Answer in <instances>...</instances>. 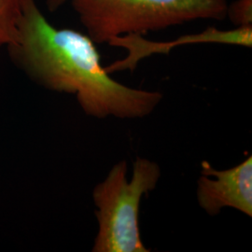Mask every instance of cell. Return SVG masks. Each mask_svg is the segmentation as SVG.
<instances>
[{
    "label": "cell",
    "instance_id": "obj_7",
    "mask_svg": "<svg viewBox=\"0 0 252 252\" xmlns=\"http://www.w3.org/2000/svg\"><path fill=\"white\" fill-rule=\"evenodd\" d=\"M226 18L234 27H252V0H234L228 3Z\"/></svg>",
    "mask_w": 252,
    "mask_h": 252
},
{
    "label": "cell",
    "instance_id": "obj_3",
    "mask_svg": "<svg viewBox=\"0 0 252 252\" xmlns=\"http://www.w3.org/2000/svg\"><path fill=\"white\" fill-rule=\"evenodd\" d=\"M127 163L121 161L93 191L98 232L93 252H148L139 230V207L144 195L156 188L161 168L155 162L137 157L132 179Z\"/></svg>",
    "mask_w": 252,
    "mask_h": 252
},
{
    "label": "cell",
    "instance_id": "obj_4",
    "mask_svg": "<svg viewBox=\"0 0 252 252\" xmlns=\"http://www.w3.org/2000/svg\"><path fill=\"white\" fill-rule=\"evenodd\" d=\"M196 196L199 206L210 216L231 207L252 218V155L226 170H217L209 162H202Z\"/></svg>",
    "mask_w": 252,
    "mask_h": 252
},
{
    "label": "cell",
    "instance_id": "obj_2",
    "mask_svg": "<svg viewBox=\"0 0 252 252\" xmlns=\"http://www.w3.org/2000/svg\"><path fill=\"white\" fill-rule=\"evenodd\" d=\"M87 35L102 44L196 20L222 21L228 0H70Z\"/></svg>",
    "mask_w": 252,
    "mask_h": 252
},
{
    "label": "cell",
    "instance_id": "obj_5",
    "mask_svg": "<svg viewBox=\"0 0 252 252\" xmlns=\"http://www.w3.org/2000/svg\"><path fill=\"white\" fill-rule=\"evenodd\" d=\"M198 43H217L252 48V27H234L229 30L209 27L202 32L184 35L165 42L151 41L140 34L117 36L110 39L108 45L124 48L127 55L123 60L115 61L105 68L108 74L125 70L134 71L138 63L146 57L153 54H168L172 49L178 46Z\"/></svg>",
    "mask_w": 252,
    "mask_h": 252
},
{
    "label": "cell",
    "instance_id": "obj_6",
    "mask_svg": "<svg viewBox=\"0 0 252 252\" xmlns=\"http://www.w3.org/2000/svg\"><path fill=\"white\" fill-rule=\"evenodd\" d=\"M23 0H0V48L12 44L18 34Z\"/></svg>",
    "mask_w": 252,
    "mask_h": 252
},
{
    "label": "cell",
    "instance_id": "obj_1",
    "mask_svg": "<svg viewBox=\"0 0 252 252\" xmlns=\"http://www.w3.org/2000/svg\"><path fill=\"white\" fill-rule=\"evenodd\" d=\"M15 64L36 84L76 96L91 117L139 119L152 114L162 94L112 79L87 34L54 27L36 0H23L15 41L7 47Z\"/></svg>",
    "mask_w": 252,
    "mask_h": 252
},
{
    "label": "cell",
    "instance_id": "obj_8",
    "mask_svg": "<svg viewBox=\"0 0 252 252\" xmlns=\"http://www.w3.org/2000/svg\"><path fill=\"white\" fill-rule=\"evenodd\" d=\"M67 2H70V0H46V6L49 11L54 12L62 8Z\"/></svg>",
    "mask_w": 252,
    "mask_h": 252
}]
</instances>
